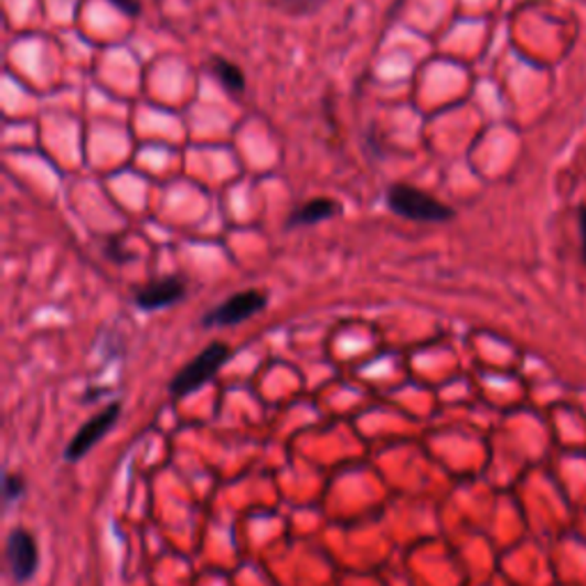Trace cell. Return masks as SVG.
I'll list each match as a JSON object with an SVG mask.
<instances>
[{"label":"cell","mask_w":586,"mask_h":586,"mask_svg":"<svg viewBox=\"0 0 586 586\" xmlns=\"http://www.w3.org/2000/svg\"><path fill=\"white\" fill-rule=\"evenodd\" d=\"M387 206L392 213L413 223H449L456 219V211L422 189L408 187V183H394L387 189Z\"/></svg>","instance_id":"cell-1"},{"label":"cell","mask_w":586,"mask_h":586,"mask_svg":"<svg viewBox=\"0 0 586 586\" xmlns=\"http://www.w3.org/2000/svg\"><path fill=\"white\" fill-rule=\"evenodd\" d=\"M266 305H268L266 294H262L257 289H245V291L230 296L225 302H221L219 307H213L211 312H206L202 317V326L204 328L238 326L243 321L262 315L266 310Z\"/></svg>","instance_id":"cell-3"},{"label":"cell","mask_w":586,"mask_h":586,"mask_svg":"<svg viewBox=\"0 0 586 586\" xmlns=\"http://www.w3.org/2000/svg\"><path fill=\"white\" fill-rule=\"evenodd\" d=\"M326 3V0H280V6L296 14V17H302V14H312L317 12L321 6Z\"/></svg>","instance_id":"cell-9"},{"label":"cell","mask_w":586,"mask_h":586,"mask_svg":"<svg viewBox=\"0 0 586 586\" xmlns=\"http://www.w3.org/2000/svg\"><path fill=\"white\" fill-rule=\"evenodd\" d=\"M121 413V406L119 404H110L108 408H104L102 413H97L95 417H89L78 430L76 436L70 440L67 449H65V460L70 462H76L81 460L92 447H95L108 430L115 426L117 417Z\"/></svg>","instance_id":"cell-5"},{"label":"cell","mask_w":586,"mask_h":586,"mask_svg":"<svg viewBox=\"0 0 586 586\" xmlns=\"http://www.w3.org/2000/svg\"><path fill=\"white\" fill-rule=\"evenodd\" d=\"M108 3L113 8H117L121 14H127V17H138L142 6H140V0H108Z\"/></svg>","instance_id":"cell-11"},{"label":"cell","mask_w":586,"mask_h":586,"mask_svg":"<svg viewBox=\"0 0 586 586\" xmlns=\"http://www.w3.org/2000/svg\"><path fill=\"white\" fill-rule=\"evenodd\" d=\"M187 294H189L187 283H183L179 275H166V277H159V280L145 285L136 294L134 302L142 312H159L187 298Z\"/></svg>","instance_id":"cell-6"},{"label":"cell","mask_w":586,"mask_h":586,"mask_svg":"<svg viewBox=\"0 0 586 586\" xmlns=\"http://www.w3.org/2000/svg\"><path fill=\"white\" fill-rule=\"evenodd\" d=\"M577 225H579V236H582V253H584V262H586V206H579Z\"/></svg>","instance_id":"cell-12"},{"label":"cell","mask_w":586,"mask_h":586,"mask_svg":"<svg viewBox=\"0 0 586 586\" xmlns=\"http://www.w3.org/2000/svg\"><path fill=\"white\" fill-rule=\"evenodd\" d=\"M211 74L219 78V83L232 92V95H243L245 92V74L238 65L230 63L225 57H213L211 60Z\"/></svg>","instance_id":"cell-8"},{"label":"cell","mask_w":586,"mask_h":586,"mask_svg":"<svg viewBox=\"0 0 586 586\" xmlns=\"http://www.w3.org/2000/svg\"><path fill=\"white\" fill-rule=\"evenodd\" d=\"M25 492V481L21 475H12L8 472L6 479H3V496H6V502H14L19 500Z\"/></svg>","instance_id":"cell-10"},{"label":"cell","mask_w":586,"mask_h":586,"mask_svg":"<svg viewBox=\"0 0 586 586\" xmlns=\"http://www.w3.org/2000/svg\"><path fill=\"white\" fill-rule=\"evenodd\" d=\"M8 564L12 571V577L23 584L30 582L35 577L38 568H40V550H38V541L35 536L30 534L23 528L12 530V534L8 536Z\"/></svg>","instance_id":"cell-4"},{"label":"cell","mask_w":586,"mask_h":586,"mask_svg":"<svg viewBox=\"0 0 586 586\" xmlns=\"http://www.w3.org/2000/svg\"><path fill=\"white\" fill-rule=\"evenodd\" d=\"M232 351L225 342H213L202 353H198L181 372L170 381L172 396H189L215 379L221 366L230 360Z\"/></svg>","instance_id":"cell-2"},{"label":"cell","mask_w":586,"mask_h":586,"mask_svg":"<svg viewBox=\"0 0 586 586\" xmlns=\"http://www.w3.org/2000/svg\"><path fill=\"white\" fill-rule=\"evenodd\" d=\"M339 213V204L330 198H315L310 202H305L298 206L287 221V230H300V227H312L319 223H326Z\"/></svg>","instance_id":"cell-7"}]
</instances>
